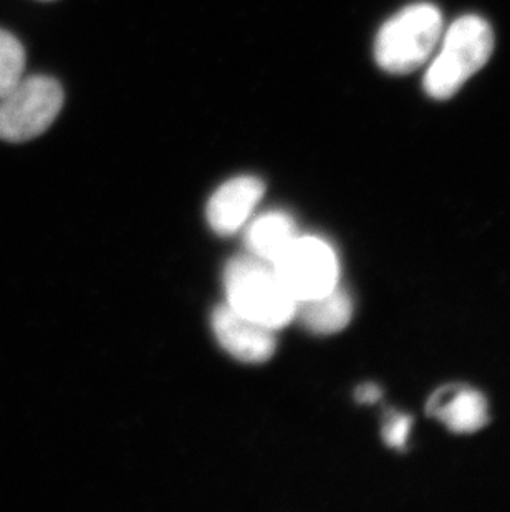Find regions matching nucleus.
<instances>
[{"label":"nucleus","instance_id":"13","mask_svg":"<svg viewBox=\"0 0 510 512\" xmlns=\"http://www.w3.org/2000/svg\"><path fill=\"white\" fill-rule=\"evenodd\" d=\"M355 397L360 403H376L381 398V390L373 383H366L363 387L358 388Z\"/></svg>","mask_w":510,"mask_h":512},{"label":"nucleus","instance_id":"12","mask_svg":"<svg viewBox=\"0 0 510 512\" xmlns=\"http://www.w3.org/2000/svg\"><path fill=\"white\" fill-rule=\"evenodd\" d=\"M413 421L408 415L393 413L386 418L385 428H383V440L390 448L403 450L408 441L409 430H411Z\"/></svg>","mask_w":510,"mask_h":512},{"label":"nucleus","instance_id":"2","mask_svg":"<svg viewBox=\"0 0 510 512\" xmlns=\"http://www.w3.org/2000/svg\"><path fill=\"white\" fill-rule=\"evenodd\" d=\"M424 75V90L429 97L446 100L479 72L494 50L491 25L479 15H462L444 30Z\"/></svg>","mask_w":510,"mask_h":512},{"label":"nucleus","instance_id":"9","mask_svg":"<svg viewBox=\"0 0 510 512\" xmlns=\"http://www.w3.org/2000/svg\"><path fill=\"white\" fill-rule=\"evenodd\" d=\"M247 251L257 259L274 264L299 237L294 218L284 211L260 214L246 224Z\"/></svg>","mask_w":510,"mask_h":512},{"label":"nucleus","instance_id":"3","mask_svg":"<svg viewBox=\"0 0 510 512\" xmlns=\"http://www.w3.org/2000/svg\"><path fill=\"white\" fill-rule=\"evenodd\" d=\"M443 32V14L436 5H408L386 20L376 35V63L385 72H414L433 57Z\"/></svg>","mask_w":510,"mask_h":512},{"label":"nucleus","instance_id":"6","mask_svg":"<svg viewBox=\"0 0 510 512\" xmlns=\"http://www.w3.org/2000/svg\"><path fill=\"white\" fill-rule=\"evenodd\" d=\"M212 330L217 342L231 357L244 363H265L277 350V330L239 314L229 305L212 312Z\"/></svg>","mask_w":510,"mask_h":512},{"label":"nucleus","instance_id":"7","mask_svg":"<svg viewBox=\"0 0 510 512\" xmlns=\"http://www.w3.org/2000/svg\"><path fill=\"white\" fill-rule=\"evenodd\" d=\"M265 184L255 176H237L214 191L206 206L207 223L219 236H232L246 228L264 196Z\"/></svg>","mask_w":510,"mask_h":512},{"label":"nucleus","instance_id":"8","mask_svg":"<svg viewBox=\"0 0 510 512\" xmlns=\"http://www.w3.org/2000/svg\"><path fill=\"white\" fill-rule=\"evenodd\" d=\"M428 413L443 421L454 433H474L489 421L487 403L481 393L466 387H446L434 393Z\"/></svg>","mask_w":510,"mask_h":512},{"label":"nucleus","instance_id":"1","mask_svg":"<svg viewBox=\"0 0 510 512\" xmlns=\"http://www.w3.org/2000/svg\"><path fill=\"white\" fill-rule=\"evenodd\" d=\"M226 304L259 324L280 330L295 320L297 300L270 262L237 256L224 271Z\"/></svg>","mask_w":510,"mask_h":512},{"label":"nucleus","instance_id":"5","mask_svg":"<svg viewBox=\"0 0 510 512\" xmlns=\"http://www.w3.org/2000/svg\"><path fill=\"white\" fill-rule=\"evenodd\" d=\"M272 266L297 302L328 294L340 281L337 252L320 237H297Z\"/></svg>","mask_w":510,"mask_h":512},{"label":"nucleus","instance_id":"4","mask_svg":"<svg viewBox=\"0 0 510 512\" xmlns=\"http://www.w3.org/2000/svg\"><path fill=\"white\" fill-rule=\"evenodd\" d=\"M63 88L47 75L24 77L0 97V140L24 143L49 130L62 110Z\"/></svg>","mask_w":510,"mask_h":512},{"label":"nucleus","instance_id":"10","mask_svg":"<svg viewBox=\"0 0 510 512\" xmlns=\"http://www.w3.org/2000/svg\"><path fill=\"white\" fill-rule=\"evenodd\" d=\"M352 315V299L340 287L315 299L300 300L295 309V320L318 335L337 334L350 324Z\"/></svg>","mask_w":510,"mask_h":512},{"label":"nucleus","instance_id":"11","mask_svg":"<svg viewBox=\"0 0 510 512\" xmlns=\"http://www.w3.org/2000/svg\"><path fill=\"white\" fill-rule=\"evenodd\" d=\"M24 45L15 35L0 29V97L10 92L25 77Z\"/></svg>","mask_w":510,"mask_h":512}]
</instances>
